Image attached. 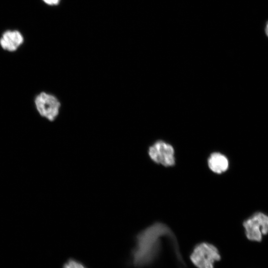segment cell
<instances>
[{
    "mask_svg": "<svg viewBox=\"0 0 268 268\" xmlns=\"http://www.w3.org/2000/svg\"><path fill=\"white\" fill-rule=\"evenodd\" d=\"M34 103L39 114L50 122L55 121L59 115L61 104L54 95L41 92L36 95Z\"/></svg>",
    "mask_w": 268,
    "mask_h": 268,
    "instance_id": "3",
    "label": "cell"
},
{
    "mask_svg": "<svg viewBox=\"0 0 268 268\" xmlns=\"http://www.w3.org/2000/svg\"><path fill=\"white\" fill-rule=\"evenodd\" d=\"M148 154L155 163L165 167L173 166L175 163L174 149L169 143L157 140L149 146Z\"/></svg>",
    "mask_w": 268,
    "mask_h": 268,
    "instance_id": "5",
    "label": "cell"
},
{
    "mask_svg": "<svg viewBox=\"0 0 268 268\" xmlns=\"http://www.w3.org/2000/svg\"><path fill=\"white\" fill-rule=\"evenodd\" d=\"M207 163L210 170L217 174L226 171L229 166L227 158L219 152L211 153L208 158Z\"/></svg>",
    "mask_w": 268,
    "mask_h": 268,
    "instance_id": "7",
    "label": "cell"
},
{
    "mask_svg": "<svg viewBox=\"0 0 268 268\" xmlns=\"http://www.w3.org/2000/svg\"><path fill=\"white\" fill-rule=\"evenodd\" d=\"M266 34H267V36H268V23H267V24L266 25Z\"/></svg>",
    "mask_w": 268,
    "mask_h": 268,
    "instance_id": "10",
    "label": "cell"
},
{
    "mask_svg": "<svg viewBox=\"0 0 268 268\" xmlns=\"http://www.w3.org/2000/svg\"><path fill=\"white\" fill-rule=\"evenodd\" d=\"M63 268H86L81 263L73 259H70L65 263Z\"/></svg>",
    "mask_w": 268,
    "mask_h": 268,
    "instance_id": "8",
    "label": "cell"
},
{
    "mask_svg": "<svg viewBox=\"0 0 268 268\" xmlns=\"http://www.w3.org/2000/svg\"><path fill=\"white\" fill-rule=\"evenodd\" d=\"M23 41V37L19 32L7 31L0 39V45L4 50L14 52L21 45Z\"/></svg>",
    "mask_w": 268,
    "mask_h": 268,
    "instance_id": "6",
    "label": "cell"
},
{
    "mask_svg": "<svg viewBox=\"0 0 268 268\" xmlns=\"http://www.w3.org/2000/svg\"><path fill=\"white\" fill-rule=\"evenodd\" d=\"M243 225L249 240L260 242L263 235L268 233V216L261 212H256L245 220Z\"/></svg>",
    "mask_w": 268,
    "mask_h": 268,
    "instance_id": "4",
    "label": "cell"
},
{
    "mask_svg": "<svg viewBox=\"0 0 268 268\" xmlns=\"http://www.w3.org/2000/svg\"><path fill=\"white\" fill-rule=\"evenodd\" d=\"M220 259L217 248L206 242L196 245L190 256L192 262L198 268H214V263Z\"/></svg>",
    "mask_w": 268,
    "mask_h": 268,
    "instance_id": "2",
    "label": "cell"
},
{
    "mask_svg": "<svg viewBox=\"0 0 268 268\" xmlns=\"http://www.w3.org/2000/svg\"><path fill=\"white\" fill-rule=\"evenodd\" d=\"M45 3L50 4H57L59 2L60 0H43Z\"/></svg>",
    "mask_w": 268,
    "mask_h": 268,
    "instance_id": "9",
    "label": "cell"
},
{
    "mask_svg": "<svg viewBox=\"0 0 268 268\" xmlns=\"http://www.w3.org/2000/svg\"><path fill=\"white\" fill-rule=\"evenodd\" d=\"M163 238L176 237L170 228L161 222L154 223L139 232L132 252L134 266L141 268L152 263L161 250Z\"/></svg>",
    "mask_w": 268,
    "mask_h": 268,
    "instance_id": "1",
    "label": "cell"
}]
</instances>
